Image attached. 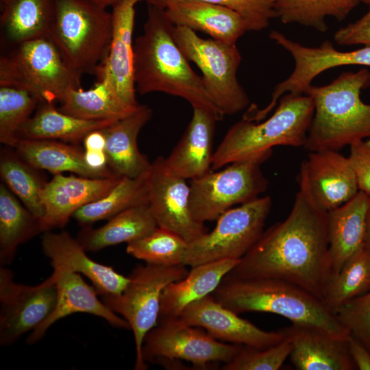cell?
I'll return each instance as SVG.
<instances>
[{
	"label": "cell",
	"mask_w": 370,
	"mask_h": 370,
	"mask_svg": "<svg viewBox=\"0 0 370 370\" xmlns=\"http://www.w3.org/2000/svg\"><path fill=\"white\" fill-rule=\"evenodd\" d=\"M116 121L83 119L61 112L53 103L40 102L34 114L20 127L18 137L60 140L77 144L88 133L109 126Z\"/></svg>",
	"instance_id": "obj_31"
},
{
	"label": "cell",
	"mask_w": 370,
	"mask_h": 370,
	"mask_svg": "<svg viewBox=\"0 0 370 370\" xmlns=\"http://www.w3.org/2000/svg\"><path fill=\"white\" fill-rule=\"evenodd\" d=\"M175 25L164 9L147 5L143 31L134 43V79L141 95L164 92L192 107L211 108L223 116L210 99L202 77L191 68L173 38Z\"/></svg>",
	"instance_id": "obj_2"
},
{
	"label": "cell",
	"mask_w": 370,
	"mask_h": 370,
	"mask_svg": "<svg viewBox=\"0 0 370 370\" xmlns=\"http://www.w3.org/2000/svg\"><path fill=\"white\" fill-rule=\"evenodd\" d=\"M314 203L330 211L352 199L360 190L348 157L338 151H310L301 164Z\"/></svg>",
	"instance_id": "obj_17"
},
{
	"label": "cell",
	"mask_w": 370,
	"mask_h": 370,
	"mask_svg": "<svg viewBox=\"0 0 370 370\" xmlns=\"http://www.w3.org/2000/svg\"><path fill=\"white\" fill-rule=\"evenodd\" d=\"M55 13V0H1V37L13 47L47 37Z\"/></svg>",
	"instance_id": "obj_30"
},
{
	"label": "cell",
	"mask_w": 370,
	"mask_h": 370,
	"mask_svg": "<svg viewBox=\"0 0 370 370\" xmlns=\"http://www.w3.org/2000/svg\"><path fill=\"white\" fill-rule=\"evenodd\" d=\"M102 129L94 130L88 133L85 136L83 140L85 150L104 151L106 146V138L102 132Z\"/></svg>",
	"instance_id": "obj_47"
},
{
	"label": "cell",
	"mask_w": 370,
	"mask_h": 370,
	"mask_svg": "<svg viewBox=\"0 0 370 370\" xmlns=\"http://www.w3.org/2000/svg\"><path fill=\"white\" fill-rule=\"evenodd\" d=\"M181 0H146L147 5L165 9L175 1ZM217 4L238 12L246 21L249 32H260L267 28L271 19L276 17L275 0H196Z\"/></svg>",
	"instance_id": "obj_41"
},
{
	"label": "cell",
	"mask_w": 370,
	"mask_h": 370,
	"mask_svg": "<svg viewBox=\"0 0 370 370\" xmlns=\"http://www.w3.org/2000/svg\"><path fill=\"white\" fill-rule=\"evenodd\" d=\"M271 204L270 197H259L225 211L211 232L188 243L184 265L241 259L262 234Z\"/></svg>",
	"instance_id": "obj_11"
},
{
	"label": "cell",
	"mask_w": 370,
	"mask_h": 370,
	"mask_svg": "<svg viewBox=\"0 0 370 370\" xmlns=\"http://www.w3.org/2000/svg\"><path fill=\"white\" fill-rule=\"evenodd\" d=\"M157 227L149 205H140L120 212L98 228L84 226L77 240L86 251L95 252L112 245L136 241Z\"/></svg>",
	"instance_id": "obj_32"
},
{
	"label": "cell",
	"mask_w": 370,
	"mask_h": 370,
	"mask_svg": "<svg viewBox=\"0 0 370 370\" xmlns=\"http://www.w3.org/2000/svg\"><path fill=\"white\" fill-rule=\"evenodd\" d=\"M95 5H97L100 7L108 8V7H113L118 3L121 2L123 0H87Z\"/></svg>",
	"instance_id": "obj_49"
},
{
	"label": "cell",
	"mask_w": 370,
	"mask_h": 370,
	"mask_svg": "<svg viewBox=\"0 0 370 370\" xmlns=\"http://www.w3.org/2000/svg\"><path fill=\"white\" fill-rule=\"evenodd\" d=\"M188 271L184 265L139 264L131 272L127 287L117 297L103 298V302L130 325L136 351L134 369L145 370L142 348L146 334L158 321L161 296L171 282L184 278Z\"/></svg>",
	"instance_id": "obj_10"
},
{
	"label": "cell",
	"mask_w": 370,
	"mask_h": 370,
	"mask_svg": "<svg viewBox=\"0 0 370 370\" xmlns=\"http://www.w3.org/2000/svg\"><path fill=\"white\" fill-rule=\"evenodd\" d=\"M188 247L182 237L158 226L145 236L127 243L126 252L148 264L179 266L184 265Z\"/></svg>",
	"instance_id": "obj_38"
},
{
	"label": "cell",
	"mask_w": 370,
	"mask_h": 370,
	"mask_svg": "<svg viewBox=\"0 0 370 370\" xmlns=\"http://www.w3.org/2000/svg\"><path fill=\"white\" fill-rule=\"evenodd\" d=\"M348 158L356 173L359 190L370 197V139L350 145Z\"/></svg>",
	"instance_id": "obj_43"
},
{
	"label": "cell",
	"mask_w": 370,
	"mask_h": 370,
	"mask_svg": "<svg viewBox=\"0 0 370 370\" xmlns=\"http://www.w3.org/2000/svg\"><path fill=\"white\" fill-rule=\"evenodd\" d=\"M360 0H275L276 17L285 24L297 23L320 32L327 31L325 19H345Z\"/></svg>",
	"instance_id": "obj_36"
},
{
	"label": "cell",
	"mask_w": 370,
	"mask_h": 370,
	"mask_svg": "<svg viewBox=\"0 0 370 370\" xmlns=\"http://www.w3.org/2000/svg\"><path fill=\"white\" fill-rule=\"evenodd\" d=\"M298 182L299 190L287 218L264 231L227 275L282 280L323 301L330 275L328 212L314 203L301 170Z\"/></svg>",
	"instance_id": "obj_1"
},
{
	"label": "cell",
	"mask_w": 370,
	"mask_h": 370,
	"mask_svg": "<svg viewBox=\"0 0 370 370\" xmlns=\"http://www.w3.org/2000/svg\"><path fill=\"white\" fill-rule=\"evenodd\" d=\"M348 349L356 369L370 370V351L359 341L349 334Z\"/></svg>",
	"instance_id": "obj_45"
},
{
	"label": "cell",
	"mask_w": 370,
	"mask_h": 370,
	"mask_svg": "<svg viewBox=\"0 0 370 370\" xmlns=\"http://www.w3.org/2000/svg\"><path fill=\"white\" fill-rule=\"evenodd\" d=\"M42 232L36 217L5 185H0V262L10 264L18 247Z\"/></svg>",
	"instance_id": "obj_33"
},
{
	"label": "cell",
	"mask_w": 370,
	"mask_h": 370,
	"mask_svg": "<svg viewBox=\"0 0 370 370\" xmlns=\"http://www.w3.org/2000/svg\"><path fill=\"white\" fill-rule=\"evenodd\" d=\"M370 197L359 191L342 206L328 211L330 275L338 273L364 243Z\"/></svg>",
	"instance_id": "obj_26"
},
{
	"label": "cell",
	"mask_w": 370,
	"mask_h": 370,
	"mask_svg": "<svg viewBox=\"0 0 370 370\" xmlns=\"http://www.w3.org/2000/svg\"><path fill=\"white\" fill-rule=\"evenodd\" d=\"M334 40L338 45L370 46V5L367 12L360 18L338 29Z\"/></svg>",
	"instance_id": "obj_44"
},
{
	"label": "cell",
	"mask_w": 370,
	"mask_h": 370,
	"mask_svg": "<svg viewBox=\"0 0 370 370\" xmlns=\"http://www.w3.org/2000/svg\"><path fill=\"white\" fill-rule=\"evenodd\" d=\"M269 118L255 122L243 118L227 130L214 151L212 169L265 153L276 146L304 147L314 106L306 95L286 93Z\"/></svg>",
	"instance_id": "obj_5"
},
{
	"label": "cell",
	"mask_w": 370,
	"mask_h": 370,
	"mask_svg": "<svg viewBox=\"0 0 370 370\" xmlns=\"http://www.w3.org/2000/svg\"><path fill=\"white\" fill-rule=\"evenodd\" d=\"M269 36L291 55L295 67L286 79L275 86L269 103L257 110V116L261 119L267 118L275 109L282 95L305 94L313 79L326 70L347 65L370 67V46L342 51L337 50L329 40L314 47L299 44L277 30H271Z\"/></svg>",
	"instance_id": "obj_13"
},
{
	"label": "cell",
	"mask_w": 370,
	"mask_h": 370,
	"mask_svg": "<svg viewBox=\"0 0 370 370\" xmlns=\"http://www.w3.org/2000/svg\"><path fill=\"white\" fill-rule=\"evenodd\" d=\"M15 149L16 153L33 167L54 175L71 172L90 178L119 176L110 169L90 167L85 161L84 151L74 144L57 140L21 138Z\"/></svg>",
	"instance_id": "obj_29"
},
{
	"label": "cell",
	"mask_w": 370,
	"mask_h": 370,
	"mask_svg": "<svg viewBox=\"0 0 370 370\" xmlns=\"http://www.w3.org/2000/svg\"><path fill=\"white\" fill-rule=\"evenodd\" d=\"M224 307L240 314L267 312L292 324L314 328L347 339L349 333L325 303L291 282L269 278H237L226 275L212 293Z\"/></svg>",
	"instance_id": "obj_3"
},
{
	"label": "cell",
	"mask_w": 370,
	"mask_h": 370,
	"mask_svg": "<svg viewBox=\"0 0 370 370\" xmlns=\"http://www.w3.org/2000/svg\"><path fill=\"white\" fill-rule=\"evenodd\" d=\"M223 116L206 107H193V116L171 153L164 158L167 169L185 180L199 177L212 170L216 123Z\"/></svg>",
	"instance_id": "obj_20"
},
{
	"label": "cell",
	"mask_w": 370,
	"mask_h": 370,
	"mask_svg": "<svg viewBox=\"0 0 370 370\" xmlns=\"http://www.w3.org/2000/svg\"><path fill=\"white\" fill-rule=\"evenodd\" d=\"M37 170L16 151H1L0 175L3 184L36 217L41 220L45 214L41 191L47 182Z\"/></svg>",
	"instance_id": "obj_37"
},
{
	"label": "cell",
	"mask_w": 370,
	"mask_h": 370,
	"mask_svg": "<svg viewBox=\"0 0 370 370\" xmlns=\"http://www.w3.org/2000/svg\"><path fill=\"white\" fill-rule=\"evenodd\" d=\"M40 101L31 92L0 85V142L10 147L18 143L20 127L32 116Z\"/></svg>",
	"instance_id": "obj_39"
},
{
	"label": "cell",
	"mask_w": 370,
	"mask_h": 370,
	"mask_svg": "<svg viewBox=\"0 0 370 370\" xmlns=\"http://www.w3.org/2000/svg\"><path fill=\"white\" fill-rule=\"evenodd\" d=\"M360 1H362L363 3L370 5V0H360Z\"/></svg>",
	"instance_id": "obj_50"
},
{
	"label": "cell",
	"mask_w": 370,
	"mask_h": 370,
	"mask_svg": "<svg viewBox=\"0 0 370 370\" xmlns=\"http://www.w3.org/2000/svg\"><path fill=\"white\" fill-rule=\"evenodd\" d=\"M292 341L289 357L299 370H353L356 369L350 356L347 339L325 332L292 324L281 330Z\"/></svg>",
	"instance_id": "obj_24"
},
{
	"label": "cell",
	"mask_w": 370,
	"mask_h": 370,
	"mask_svg": "<svg viewBox=\"0 0 370 370\" xmlns=\"http://www.w3.org/2000/svg\"><path fill=\"white\" fill-rule=\"evenodd\" d=\"M58 290L52 275L42 283H17L14 274L0 269V344L9 346L24 334L32 332L53 311Z\"/></svg>",
	"instance_id": "obj_14"
},
{
	"label": "cell",
	"mask_w": 370,
	"mask_h": 370,
	"mask_svg": "<svg viewBox=\"0 0 370 370\" xmlns=\"http://www.w3.org/2000/svg\"><path fill=\"white\" fill-rule=\"evenodd\" d=\"M51 275L57 286L56 303L49 316L31 332L27 339L29 344L42 338L57 321L75 313L93 314L114 327L130 329L127 321L101 301L95 288L90 286L80 274L64 269H53Z\"/></svg>",
	"instance_id": "obj_21"
},
{
	"label": "cell",
	"mask_w": 370,
	"mask_h": 370,
	"mask_svg": "<svg viewBox=\"0 0 370 370\" xmlns=\"http://www.w3.org/2000/svg\"><path fill=\"white\" fill-rule=\"evenodd\" d=\"M370 291V253L362 246L328 278L323 302L333 312Z\"/></svg>",
	"instance_id": "obj_35"
},
{
	"label": "cell",
	"mask_w": 370,
	"mask_h": 370,
	"mask_svg": "<svg viewBox=\"0 0 370 370\" xmlns=\"http://www.w3.org/2000/svg\"><path fill=\"white\" fill-rule=\"evenodd\" d=\"M179 318L190 325L205 329L218 341L257 349L268 348L285 337L282 330L265 331L241 318L219 303L212 294L187 306Z\"/></svg>",
	"instance_id": "obj_16"
},
{
	"label": "cell",
	"mask_w": 370,
	"mask_h": 370,
	"mask_svg": "<svg viewBox=\"0 0 370 370\" xmlns=\"http://www.w3.org/2000/svg\"><path fill=\"white\" fill-rule=\"evenodd\" d=\"M370 86V71L341 73L328 84L310 86L305 94L314 106L304 147L309 151H338L370 137V103L360 98Z\"/></svg>",
	"instance_id": "obj_4"
},
{
	"label": "cell",
	"mask_w": 370,
	"mask_h": 370,
	"mask_svg": "<svg viewBox=\"0 0 370 370\" xmlns=\"http://www.w3.org/2000/svg\"><path fill=\"white\" fill-rule=\"evenodd\" d=\"M41 245L53 269L83 274L103 298L119 296L127 287L128 277L119 273L112 267L92 260L78 240L66 232H45Z\"/></svg>",
	"instance_id": "obj_19"
},
{
	"label": "cell",
	"mask_w": 370,
	"mask_h": 370,
	"mask_svg": "<svg viewBox=\"0 0 370 370\" xmlns=\"http://www.w3.org/2000/svg\"><path fill=\"white\" fill-rule=\"evenodd\" d=\"M84 159L86 164L94 169H110L108 165L106 154L103 150H85Z\"/></svg>",
	"instance_id": "obj_46"
},
{
	"label": "cell",
	"mask_w": 370,
	"mask_h": 370,
	"mask_svg": "<svg viewBox=\"0 0 370 370\" xmlns=\"http://www.w3.org/2000/svg\"><path fill=\"white\" fill-rule=\"evenodd\" d=\"M271 154L235 161L191 180L190 208L195 220L201 223L217 220L235 206L259 197L268 187L260 166Z\"/></svg>",
	"instance_id": "obj_9"
},
{
	"label": "cell",
	"mask_w": 370,
	"mask_h": 370,
	"mask_svg": "<svg viewBox=\"0 0 370 370\" xmlns=\"http://www.w3.org/2000/svg\"><path fill=\"white\" fill-rule=\"evenodd\" d=\"M334 314L349 334L370 351V291L342 306Z\"/></svg>",
	"instance_id": "obj_42"
},
{
	"label": "cell",
	"mask_w": 370,
	"mask_h": 370,
	"mask_svg": "<svg viewBox=\"0 0 370 370\" xmlns=\"http://www.w3.org/2000/svg\"><path fill=\"white\" fill-rule=\"evenodd\" d=\"M173 35L184 55L201 71L206 90L223 116L249 106L248 95L237 78L242 56L236 45L201 38L182 26H175Z\"/></svg>",
	"instance_id": "obj_8"
},
{
	"label": "cell",
	"mask_w": 370,
	"mask_h": 370,
	"mask_svg": "<svg viewBox=\"0 0 370 370\" xmlns=\"http://www.w3.org/2000/svg\"><path fill=\"white\" fill-rule=\"evenodd\" d=\"M112 12L87 0H55L47 38L77 74L96 73L108 53Z\"/></svg>",
	"instance_id": "obj_6"
},
{
	"label": "cell",
	"mask_w": 370,
	"mask_h": 370,
	"mask_svg": "<svg viewBox=\"0 0 370 370\" xmlns=\"http://www.w3.org/2000/svg\"><path fill=\"white\" fill-rule=\"evenodd\" d=\"M240 260L223 259L191 267L184 278L164 288L159 319L179 317L187 306L212 294Z\"/></svg>",
	"instance_id": "obj_28"
},
{
	"label": "cell",
	"mask_w": 370,
	"mask_h": 370,
	"mask_svg": "<svg viewBox=\"0 0 370 370\" xmlns=\"http://www.w3.org/2000/svg\"><path fill=\"white\" fill-rule=\"evenodd\" d=\"M175 26L201 32L212 39L236 45L248 31L245 18L236 11L225 6L196 1L181 0L169 4L164 9Z\"/></svg>",
	"instance_id": "obj_23"
},
{
	"label": "cell",
	"mask_w": 370,
	"mask_h": 370,
	"mask_svg": "<svg viewBox=\"0 0 370 370\" xmlns=\"http://www.w3.org/2000/svg\"><path fill=\"white\" fill-rule=\"evenodd\" d=\"M80 78L47 37L17 45L0 58V85L25 89L40 102L60 101L69 88L79 87Z\"/></svg>",
	"instance_id": "obj_7"
},
{
	"label": "cell",
	"mask_w": 370,
	"mask_h": 370,
	"mask_svg": "<svg viewBox=\"0 0 370 370\" xmlns=\"http://www.w3.org/2000/svg\"><path fill=\"white\" fill-rule=\"evenodd\" d=\"M148 186V205L158 227L175 232L188 243L208 232L204 223L192 216L190 184L167 169L164 157L151 162Z\"/></svg>",
	"instance_id": "obj_15"
},
{
	"label": "cell",
	"mask_w": 370,
	"mask_h": 370,
	"mask_svg": "<svg viewBox=\"0 0 370 370\" xmlns=\"http://www.w3.org/2000/svg\"><path fill=\"white\" fill-rule=\"evenodd\" d=\"M121 177L54 175L41 191L45 208V214L40 220L42 232L64 227L78 209L103 197Z\"/></svg>",
	"instance_id": "obj_18"
},
{
	"label": "cell",
	"mask_w": 370,
	"mask_h": 370,
	"mask_svg": "<svg viewBox=\"0 0 370 370\" xmlns=\"http://www.w3.org/2000/svg\"><path fill=\"white\" fill-rule=\"evenodd\" d=\"M151 116L152 110L141 104L132 114L102 129L108 165L116 175L136 177L149 170L151 162L139 150L137 139Z\"/></svg>",
	"instance_id": "obj_25"
},
{
	"label": "cell",
	"mask_w": 370,
	"mask_h": 370,
	"mask_svg": "<svg viewBox=\"0 0 370 370\" xmlns=\"http://www.w3.org/2000/svg\"><path fill=\"white\" fill-rule=\"evenodd\" d=\"M363 246L370 253V201L367 213Z\"/></svg>",
	"instance_id": "obj_48"
},
{
	"label": "cell",
	"mask_w": 370,
	"mask_h": 370,
	"mask_svg": "<svg viewBox=\"0 0 370 370\" xmlns=\"http://www.w3.org/2000/svg\"><path fill=\"white\" fill-rule=\"evenodd\" d=\"M241 345L218 341L206 332L192 326L180 318L159 319L157 325L145 336L142 348L144 361L172 365L184 360L199 369L213 363L230 362Z\"/></svg>",
	"instance_id": "obj_12"
},
{
	"label": "cell",
	"mask_w": 370,
	"mask_h": 370,
	"mask_svg": "<svg viewBox=\"0 0 370 370\" xmlns=\"http://www.w3.org/2000/svg\"><path fill=\"white\" fill-rule=\"evenodd\" d=\"M97 82L88 90L72 87L64 94L61 112L87 120H119L136 112L141 104L131 105L117 92L109 74L98 68Z\"/></svg>",
	"instance_id": "obj_27"
},
{
	"label": "cell",
	"mask_w": 370,
	"mask_h": 370,
	"mask_svg": "<svg viewBox=\"0 0 370 370\" xmlns=\"http://www.w3.org/2000/svg\"><path fill=\"white\" fill-rule=\"evenodd\" d=\"M142 0H123L112 7V32L107 56L99 68L106 71L120 97L138 106L134 79L133 32L136 6Z\"/></svg>",
	"instance_id": "obj_22"
},
{
	"label": "cell",
	"mask_w": 370,
	"mask_h": 370,
	"mask_svg": "<svg viewBox=\"0 0 370 370\" xmlns=\"http://www.w3.org/2000/svg\"><path fill=\"white\" fill-rule=\"evenodd\" d=\"M285 337L280 343L266 349L241 345L236 356L222 367L223 370H277L289 357L293 343Z\"/></svg>",
	"instance_id": "obj_40"
},
{
	"label": "cell",
	"mask_w": 370,
	"mask_h": 370,
	"mask_svg": "<svg viewBox=\"0 0 370 370\" xmlns=\"http://www.w3.org/2000/svg\"><path fill=\"white\" fill-rule=\"evenodd\" d=\"M148 171L136 177H122L106 195L82 206L72 217L85 226L108 220L130 208L149 204Z\"/></svg>",
	"instance_id": "obj_34"
}]
</instances>
